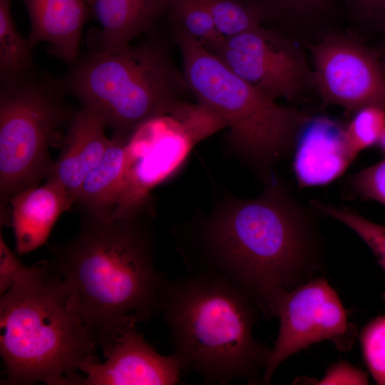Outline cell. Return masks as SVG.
<instances>
[{"instance_id":"1","label":"cell","mask_w":385,"mask_h":385,"mask_svg":"<svg viewBox=\"0 0 385 385\" xmlns=\"http://www.w3.org/2000/svg\"><path fill=\"white\" fill-rule=\"evenodd\" d=\"M261 195L228 204L203 225L185 252L190 273L207 274L244 289L265 319L282 293L323 269L324 245L313 216L279 182Z\"/></svg>"},{"instance_id":"2","label":"cell","mask_w":385,"mask_h":385,"mask_svg":"<svg viewBox=\"0 0 385 385\" xmlns=\"http://www.w3.org/2000/svg\"><path fill=\"white\" fill-rule=\"evenodd\" d=\"M141 215L81 217L77 235L53 247L48 260L71 307L103 349L131 320L160 312L168 279L154 266L152 233Z\"/></svg>"},{"instance_id":"3","label":"cell","mask_w":385,"mask_h":385,"mask_svg":"<svg viewBox=\"0 0 385 385\" xmlns=\"http://www.w3.org/2000/svg\"><path fill=\"white\" fill-rule=\"evenodd\" d=\"M160 312L182 370L207 384L237 379L262 384L270 349L255 339L261 311L240 287L216 276L190 273L168 280Z\"/></svg>"},{"instance_id":"4","label":"cell","mask_w":385,"mask_h":385,"mask_svg":"<svg viewBox=\"0 0 385 385\" xmlns=\"http://www.w3.org/2000/svg\"><path fill=\"white\" fill-rule=\"evenodd\" d=\"M0 324L3 384L78 385L81 366L98 361L97 342L49 261L29 267L1 295Z\"/></svg>"},{"instance_id":"5","label":"cell","mask_w":385,"mask_h":385,"mask_svg":"<svg viewBox=\"0 0 385 385\" xmlns=\"http://www.w3.org/2000/svg\"><path fill=\"white\" fill-rule=\"evenodd\" d=\"M61 77L68 95L128 140L148 120L171 111L190 91L168 49L155 37L78 56Z\"/></svg>"},{"instance_id":"6","label":"cell","mask_w":385,"mask_h":385,"mask_svg":"<svg viewBox=\"0 0 385 385\" xmlns=\"http://www.w3.org/2000/svg\"><path fill=\"white\" fill-rule=\"evenodd\" d=\"M173 31L183 73L197 103L229 128L230 143L270 178L272 165L293 150L297 133L309 115L277 104L203 46Z\"/></svg>"},{"instance_id":"7","label":"cell","mask_w":385,"mask_h":385,"mask_svg":"<svg viewBox=\"0 0 385 385\" xmlns=\"http://www.w3.org/2000/svg\"><path fill=\"white\" fill-rule=\"evenodd\" d=\"M60 78L30 70L0 79L1 208L19 192L48 177L49 148L58 130L76 112Z\"/></svg>"},{"instance_id":"8","label":"cell","mask_w":385,"mask_h":385,"mask_svg":"<svg viewBox=\"0 0 385 385\" xmlns=\"http://www.w3.org/2000/svg\"><path fill=\"white\" fill-rule=\"evenodd\" d=\"M220 128L205 108L183 100L138 127L127 143L125 181L115 217L143 214L150 190L180 166L195 143Z\"/></svg>"},{"instance_id":"9","label":"cell","mask_w":385,"mask_h":385,"mask_svg":"<svg viewBox=\"0 0 385 385\" xmlns=\"http://www.w3.org/2000/svg\"><path fill=\"white\" fill-rule=\"evenodd\" d=\"M279 329L262 376L268 384L277 368L288 357L323 341L340 351H350L359 332L337 293L324 276H316L275 300Z\"/></svg>"},{"instance_id":"10","label":"cell","mask_w":385,"mask_h":385,"mask_svg":"<svg viewBox=\"0 0 385 385\" xmlns=\"http://www.w3.org/2000/svg\"><path fill=\"white\" fill-rule=\"evenodd\" d=\"M209 51L274 101L295 100L313 86L312 69L302 50L274 28L258 26L225 38Z\"/></svg>"},{"instance_id":"11","label":"cell","mask_w":385,"mask_h":385,"mask_svg":"<svg viewBox=\"0 0 385 385\" xmlns=\"http://www.w3.org/2000/svg\"><path fill=\"white\" fill-rule=\"evenodd\" d=\"M313 87L323 101L349 111L374 105L385 108V69L376 49L338 32L309 45Z\"/></svg>"},{"instance_id":"12","label":"cell","mask_w":385,"mask_h":385,"mask_svg":"<svg viewBox=\"0 0 385 385\" xmlns=\"http://www.w3.org/2000/svg\"><path fill=\"white\" fill-rule=\"evenodd\" d=\"M135 319L128 322L103 349L106 361L83 364L78 385H175L182 371L177 356L158 353L138 331Z\"/></svg>"},{"instance_id":"13","label":"cell","mask_w":385,"mask_h":385,"mask_svg":"<svg viewBox=\"0 0 385 385\" xmlns=\"http://www.w3.org/2000/svg\"><path fill=\"white\" fill-rule=\"evenodd\" d=\"M292 150L293 170L300 188L334 181L357 156L349 145L345 126L326 115L308 117Z\"/></svg>"},{"instance_id":"14","label":"cell","mask_w":385,"mask_h":385,"mask_svg":"<svg viewBox=\"0 0 385 385\" xmlns=\"http://www.w3.org/2000/svg\"><path fill=\"white\" fill-rule=\"evenodd\" d=\"M27 11L31 46L47 44L48 52L68 65L79 56L84 24L91 11L85 0H21Z\"/></svg>"},{"instance_id":"15","label":"cell","mask_w":385,"mask_h":385,"mask_svg":"<svg viewBox=\"0 0 385 385\" xmlns=\"http://www.w3.org/2000/svg\"><path fill=\"white\" fill-rule=\"evenodd\" d=\"M103 120L81 108L68 124L60 155L53 162L46 180L62 187L76 200L88 173L104 156L111 142Z\"/></svg>"},{"instance_id":"16","label":"cell","mask_w":385,"mask_h":385,"mask_svg":"<svg viewBox=\"0 0 385 385\" xmlns=\"http://www.w3.org/2000/svg\"><path fill=\"white\" fill-rule=\"evenodd\" d=\"M74 202L71 195L50 180L14 195L9 201V224L14 229L19 255L44 245L58 218L71 210Z\"/></svg>"},{"instance_id":"17","label":"cell","mask_w":385,"mask_h":385,"mask_svg":"<svg viewBox=\"0 0 385 385\" xmlns=\"http://www.w3.org/2000/svg\"><path fill=\"white\" fill-rule=\"evenodd\" d=\"M91 11L100 24L90 52H108L151 31L167 13L170 0H91Z\"/></svg>"},{"instance_id":"18","label":"cell","mask_w":385,"mask_h":385,"mask_svg":"<svg viewBox=\"0 0 385 385\" xmlns=\"http://www.w3.org/2000/svg\"><path fill=\"white\" fill-rule=\"evenodd\" d=\"M128 140L113 134L102 160L84 180L73 205L81 217L115 218L125 181Z\"/></svg>"},{"instance_id":"19","label":"cell","mask_w":385,"mask_h":385,"mask_svg":"<svg viewBox=\"0 0 385 385\" xmlns=\"http://www.w3.org/2000/svg\"><path fill=\"white\" fill-rule=\"evenodd\" d=\"M177 30L212 51L225 38L217 30L203 0H170L167 13Z\"/></svg>"},{"instance_id":"20","label":"cell","mask_w":385,"mask_h":385,"mask_svg":"<svg viewBox=\"0 0 385 385\" xmlns=\"http://www.w3.org/2000/svg\"><path fill=\"white\" fill-rule=\"evenodd\" d=\"M13 0H0V79L21 74L34 66V48L17 30L11 13Z\"/></svg>"},{"instance_id":"21","label":"cell","mask_w":385,"mask_h":385,"mask_svg":"<svg viewBox=\"0 0 385 385\" xmlns=\"http://www.w3.org/2000/svg\"><path fill=\"white\" fill-rule=\"evenodd\" d=\"M312 208L332 217L354 231L367 245L385 272V225L374 222L349 207H337L318 200L311 202ZM385 300V291L383 294Z\"/></svg>"},{"instance_id":"22","label":"cell","mask_w":385,"mask_h":385,"mask_svg":"<svg viewBox=\"0 0 385 385\" xmlns=\"http://www.w3.org/2000/svg\"><path fill=\"white\" fill-rule=\"evenodd\" d=\"M219 32L231 37L265 21L262 14L248 0H203Z\"/></svg>"},{"instance_id":"23","label":"cell","mask_w":385,"mask_h":385,"mask_svg":"<svg viewBox=\"0 0 385 385\" xmlns=\"http://www.w3.org/2000/svg\"><path fill=\"white\" fill-rule=\"evenodd\" d=\"M265 21L309 22L319 19L334 8L337 0H248Z\"/></svg>"},{"instance_id":"24","label":"cell","mask_w":385,"mask_h":385,"mask_svg":"<svg viewBox=\"0 0 385 385\" xmlns=\"http://www.w3.org/2000/svg\"><path fill=\"white\" fill-rule=\"evenodd\" d=\"M384 130L385 108L374 105L355 111L345 126L347 141L356 155L365 149L378 145Z\"/></svg>"},{"instance_id":"25","label":"cell","mask_w":385,"mask_h":385,"mask_svg":"<svg viewBox=\"0 0 385 385\" xmlns=\"http://www.w3.org/2000/svg\"><path fill=\"white\" fill-rule=\"evenodd\" d=\"M364 361L377 384L385 385V314L371 319L359 334Z\"/></svg>"},{"instance_id":"26","label":"cell","mask_w":385,"mask_h":385,"mask_svg":"<svg viewBox=\"0 0 385 385\" xmlns=\"http://www.w3.org/2000/svg\"><path fill=\"white\" fill-rule=\"evenodd\" d=\"M349 186L361 197L385 205V159L353 175Z\"/></svg>"},{"instance_id":"27","label":"cell","mask_w":385,"mask_h":385,"mask_svg":"<svg viewBox=\"0 0 385 385\" xmlns=\"http://www.w3.org/2000/svg\"><path fill=\"white\" fill-rule=\"evenodd\" d=\"M349 16L362 26L385 34V0H341Z\"/></svg>"},{"instance_id":"28","label":"cell","mask_w":385,"mask_h":385,"mask_svg":"<svg viewBox=\"0 0 385 385\" xmlns=\"http://www.w3.org/2000/svg\"><path fill=\"white\" fill-rule=\"evenodd\" d=\"M29 266L23 264L7 246L0 233V294L9 291Z\"/></svg>"},{"instance_id":"29","label":"cell","mask_w":385,"mask_h":385,"mask_svg":"<svg viewBox=\"0 0 385 385\" xmlns=\"http://www.w3.org/2000/svg\"><path fill=\"white\" fill-rule=\"evenodd\" d=\"M366 371L345 361H339L329 366L323 378L317 384H368Z\"/></svg>"},{"instance_id":"30","label":"cell","mask_w":385,"mask_h":385,"mask_svg":"<svg viewBox=\"0 0 385 385\" xmlns=\"http://www.w3.org/2000/svg\"><path fill=\"white\" fill-rule=\"evenodd\" d=\"M385 35V34H384ZM379 54V56L381 58V62H382V64L384 66V68L385 69V42L384 43L383 46L379 48V49H376Z\"/></svg>"},{"instance_id":"31","label":"cell","mask_w":385,"mask_h":385,"mask_svg":"<svg viewBox=\"0 0 385 385\" xmlns=\"http://www.w3.org/2000/svg\"><path fill=\"white\" fill-rule=\"evenodd\" d=\"M381 150L385 153V130L378 143Z\"/></svg>"}]
</instances>
